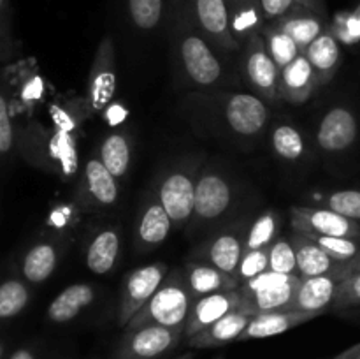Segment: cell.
Segmentation results:
<instances>
[{"label":"cell","mask_w":360,"mask_h":359,"mask_svg":"<svg viewBox=\"0 0 360 359\" xmlns=\"http://www.w3.org/2000/svg\"><path fill=\"white\" fill-rule=\"evenodd\" d=\"M271 144H273L274 153L283 160H299L306 153L304 137L299 132L297 127L290 123H278L274 127L271 134Z\"/></svg>","instance_id":"4dcf8cb0"},{"label":"cell","mask_w":360,"mask_h":359,"mask_svg":"<svg viewBox=\"0 0 360 359\" xmlns=\"http://www.w3.org/2000/svg\"><path fill=\"white\" fill-rule=\"evenodd\" d=\"M167 264L153 263L146 266L136 267L125 277L122 284L118 305V324L122 327L129 326L130 320L137 315L141 308L150 301L151 296L157 292L162 282L167 277Z\"/></svg>","instance_id":"9c48e42d"},{"label":"cell","mask_w":360,"mask_h":359,"mask_svg":"<svg viewBox=\"0 0 360 359\" xmlns=\"http://www.w3.org/2000/svg\"><path fill=\"white\" fill-rule=\"evenodd\" d=\"M217 359H225V358H224V355H218V358H217Z\"/></svg>","instance_id":"681fc988"},{"label":"cell","mask_w":360,"mask_h":359,"mask_svg":"<svg viewBox=\"0 0 360 359\" xmlns=\"http://www.w3.org/2000/svg\"><path fill=\"white\" fill-rule=\"evenodd\" d=\"M267 270H269V248L248 250V252H243L236 280L239 285H243Z\"/></svg>","instance_id":"f35d334b"},{"label":"cell","mask_w":360,"mask_h":359,"mask_svg":"<svg viewBox=\"0 0 360 359\" xmlns=\"http://www.w3.org/2000/svg\"><path fill=\"white\" fill-rule=\"evenodd\" d=\"M192 303L193 296L190 294L185 275L181 270H174L167 273L157 292L137 312V315L130 320L125 329L141 326L185 327Z\"/></svg>","instance_id":"7a4b0ae2"},{"label":"cell","mask_w":360,"mask_h":359,"mask_svg":"<svg viewBox=\"0 0 360 359\" xmlns=\"http://www.w3.org/2000/svg\"><path fill=\"white\" fill-rule=\"evenodd\" d=\"M236 199L234 182L214 165H202L195 187V206L192 224L195 227L218 222L232 210Z\"/></svg>","instance_id":"277c9868"},{"label":"cell","mask_w":360,"mask_h":359,"mask_svg":"<svg viewBox=\"0 0 360 359\" xmlns=\"http://www.w3.org/2000/svg\"><path fill=\"white\" fill-rule=\"evenodd\" d=\"M350 267H352V273H354V271H360V252L354 260H350Z\"/></svg>","instance_id":"f6af8a7d"},{"label":"cell","mask_w":360,"mask_h":359,"mask_svg":"<svg viewBox=\"0 0 360 359\" xmlns=\"http://www.w3.org/2000/svg\"><path fill=\"white\" fill-rule=\"evenodd\" d=\"M299 6L309 7V9L320 11V13H327L323 0H260L266 23H273V21L280 20V18H283L285 14H288Z\"/></svg>","instance_id":"74e56055"},{"label":"cell","mask_w":360,"mask_h":359,"mask_svg":"<svg viewBox=\"0 0 360 359\" xmlns=\"http://www.w3.org/2000/svg\"><path fill=\"white\" fill-rule=\"evenodd\" d=\"M98 158L116 180L125 178L130 169L132 144L125 132H112L104 137L98 146Z\"/></svg>","instance_id":"f1b7e54d"},{"label":"cell","mask_w":360,"mask_h":359,"mask_svg":"<svg viewBox=\"0 0 360 359\" xmlns=\"http://www.w3.org/2000/svg\"><path fill=\"white\" fill-rule=\"evenodd\" d=\"M316 313L309 312H288V310H281V312H269V313H259L253 315L252 320L248 322L246 329L239 336L238 341L246 340H260V338L276 336V334L285 333V331L297 327L301 324L309 322V320L316 319Z\"/></svg>","instance_id":"cb8c5ba5"},{"label":"cell","mask_w":360,"mask_h":359,"mask_svg":"<svg viewBox=\"0 0 360 359\" xmlns=\"http://www.w3.org/2000/svg\"><path fill=\"white\" fill-rule=\"evenodd\" d=\"M319 87L315 70L304 53L280 70V97L290 104L306 102Z\"/></svg>","instance_id":"ac0fdd59"},{"label":"cell","mask_w":360,"mask_h":359,"mask_svg":"<svg viewBox=\"0 0 360 359\" xmlns=\"http://www.w3.org/2000/svg\"><path fill=\"white\" fill-rule=\"evenodd\" d=\"M290 220L294 231L360 241V222L343 217V215L336 213L329 208L292 206Z\"/></svg>","instance_id":"7c38bea8"},{"label":"cell","mask_w":360,"mask_h":359,"mask_svg":"<svg viewBox=\"0 0 360 359\" xmlns=\"http://www.w3.org/2000/svg\"><path fill=\"white\" fill-rule=\"evenodd\" d=\"M302 53L308 56L320 87L330 83L341 65V42L330 30V27L322 35H319Z\"/></svg>","instance_id":"d4e9b609"},{"label":"cell","mask_w":360,"mask_h":359,"mask_svg":"<svg viewBox=\"0 0 360 359\" xmlns=\"http://www.w3.org/2000/svg\"><path fill=\"white\" fill-rule=\"evenodd\" d=\"M174 49L179 69L192 87L211 88L224 76V65L206 35L199 30L192 14L183 4L176 14Z\"/></svg>","instance_id":"6da1fadb"},{"label":"cell","mask_w":360,"mask_h":359,"mask_svg":"<svg viewBox=\"0 0 360 359\" xmlns=\"http://www.w3.org/2000/svg\"><path fill=\"white\" fill-rule=\"evenodd\" d=\"M60 256H62V246L55 241H39L25 256L21 270L23 277L30 284H41L46 282L53 275V271L58 266Z\"/></svg>","instance_id":"83f0119b"},{"label":"cell","mask_w":360,"mask_h":359,"mask_svg":"<svg viewBox=\"0 0 360 359\" xmlns=\"http://www.w3.org/2000/svg\"><path fill=\"white\" fill-rule=\"evenodd\" d=\"M199 171V162L190 158L164 169L158 176L155 194L171 217L174 227H185L192 222Z\"/></svg>","instance_id":"3957f363"},{"label":"cell","mask_w":360,"mask_h":359,"mask_svg":"<svg viewBox=\"0 0 360 359\" xmlns=\"http://www.w3.org/2000/svg\"><path fill=\"white\" fill-rule=\"evenodd\" d=\"M302 278L299 275H294L285 284L276 285V287L262 289V291L255 292H241V301H239L238 308L241 312L248 313V315H259V313H269V312H281V310H288L292 299H294L295 291H297L299 284Z\"/></svg>","instance_id":"ffe728a7"},{"label":"cell","mask_w":360,"mask_h":359,"mask_svg":"<svg viewBox=\"0 0 360 359\" xmlns=\"http://www.w3.org/2000/svg\"><path fill=\"white\" fill-rule=\"evenodd\" d=\"M185 6L214 49L234 53L241 48L232 35L227 0H185Z\"/></svg>","instance_id":"8fae6325"},{"label":"cell","mask_w":360,"mask_h":359,"mask_svg":"<svg viewBox=\"0 0 360 359\" xmlns=\"http://www.w3.org/2000/svg\"><path fill=\"white\" fill-rule=\"evenodd\" d=\"M273 23H276L281 30L287 32L301 51H304L319 35H322L330 27L327 13H320V11L309 9L304 6L295 7Z\"/></svg>","instance_id":"d6986e66"},{"label":"cell","mask_w":360,"mask_h":359,"mask_svg":"<svg viewBox=\"0 0 360 359\" xmlns=\"http://www.w3.org/2000/svg\"><path fill=\"white\" fill-rule=\"evenodd\" d=\"M250 320H252V315L236 308L232 310L231 313L221 317V319H218L217 322L207 326L206 329L197 333L195 336L188 338V340H186V345H188L190 348H210L231 344V341L239 340V336H241L243 331L246 329Z\"/></svg>","instance_id":"603a6c76"},{"label":"cell","mask_w":360,"mask_h":359,"mask_svg":"<svg viewBox=\"0 0 360 359\" xmlns=\"http://www.w3.org/2000/svg\"><path fill=\"white\" fill-rule=\"evenodd\" d=\"M269 270L283 275H297V257L292 239H274L273 245L269 246Z\"/></svg>","instance_id":"8d00e7d4"},{"label":"cell","mask_w":360,"mask_h":359,"mask_svg":"<svg viewBox=\"0 0 360 359\" xmlns=\"http://www.w3.org/2000/svg\"><path fill=\"white\" fill-rule=\"evenodd\" d=\"M334 359H360V344L355 345V347L348 348V351L341 352V354L336 355Z\"/></svg>","instance_id":"7bdbcfd3"},{"label":"cell","mask_w":360,"mask_h":359,"mask_svg":"<svg viewBox=\"0 0 360 359\" xmlns=\"http://www.w3.org/2000/svg\"><path fill=\"white\" fill-rule=\"evenodd\" d=\"M278 231H280V218H278L276 211L269 210L260 213L252 225L246 231L245 238V252L248 250H259V248H269L278 238Z\"/></svg>","instance_id":"1f68e13d"},{"label":"cell","mask_w":360,"mask_h":359,"mask_svg":"<svg viewBox=\"0 0 360 359\" xmlns=\"http://www.w3.org/2000/svg\"><path fill=\"white\" fill-rule=\"evenodd\" d=\"M218 108L229 130L241 137L260 136L271 118V111L264 99L243 92L221 94V97H218Z\"/></svg>","instance_id":"8992f818"},{"label":"cell","mask_w":360,"mask_h":359,"mask_svg":"<svg viewBox=\"0 0 360 359\" xmlns=\"http://www.w3.org/2000/svg\"><path fill=\"white\" fill-rule=\"evenodd\" d=\"M122 252V234L118 227L98 229L88 241L84 250L86 267L95 275H105L115 270Z\"/></svg>","instance_id":"7402d4cb"},{"label":"cell","mask_w":360,"mask_h":359,"mask_svg":"<svg viewBox=\"0 0 360 359\" xmlns=\"http://www.w3.org/2000/svg\"><path fill=\"white\" fill-rule=\"evenodd\" d=\"M352 13H354V16L357 18V21H359V25H360V0L357 2V6H355V9L352 11Z\"/></svg>","instance_id":"bcb514c9"},{"label":"cell","mask_w":360,"mask_h":359,"mask_svg":"<svg viewBox=\"0 0 360 359\" xmlns=\"http://www.w3.org/2000/svg\"><path fill=\"white\" fill-rule=\"evenodd\" d=\"M132 23L139 30H153L164 18L165 0H127Z\"/></svg>","instance_id":"836d02e7"},{"label":"cell","mask_w":360,"mask_h":359,"mask_svg":"<svg viewBox=\"0 0 360 359\" xmlns=\"http://www.w3.org/2000/svg\"><path fill=\"white\" fill-rule=\"evenodd\" d=\"M323 208L336 211L343 217L360 222V190L359 189H345L333 190L327 196L322 197Z\"/></svg>","instance_id":"e575fe53"},{"label":"cell","mask_w":360,"mask_h":359,"mask_svg":"<svg viewBox=\"0 0 360 359\" xmlns=\"http://www.w3.org/2000/svg\"><path fill=\"white\" fill-rule=\"evenodd\" d=\"M306 234V232H304ZM327 256L333 257L338 263H350L360 252V241L348 238H334V236H319L308 234Z\"/></svg>","instance_id":"d590c367"},{"label":"cell","mask_w":360,"mask_h":359,"mask_svg":"<svg viewBox=\"0 0 360 359\" xmlns=\"http://www.w3.org/2000/svg\"><path fill=\"white\" fill-rule=\"evenodd\" d=\"M30 301V291L20 280H7L0 285V320L13 319Z\"/></svg>","instance_id":"d6a6232c"},{"label":"cell","mask_w":360,"mask_h":359,"mask_svg":"<svg viewBox=\"0 0 360 359\" xmlns=\"http://www.w3.org/2000/svg\"><path fill=\"white\" fill-rule=\"evenodd\" d=\"M7 359H39V355L35 354L32 348L23 347V348H18V351H14Z\"/></svg>","instance_id":"b9f144b4"},{"label":"cell","mask_w":360,"mask_h":359,"mask_svg":"<svg viewBox=\"0 0 360 359\" xmlns=\"http://www.w3.org/2000/svg\"><path fill=\"white\" fill-rule=\"evenodd\" d=\"M183 275H185V282L188 285L190 294L193 296V299L213 294V292L239 289V284L236 278L224 273V271L214 267L213 264L206 263V260H188L185 270H183Z\"/></svg>","instance_id":"44dd1931"},{"label":"cell","mask_w":360,"mask_h":359,"mask_svg":"<svg viewBox=\"0 0 360 359\" xmlns=\"http://www.w3.org/2000/svg\"><path fill=\"white\" fill-rule=\"evenodd\" d=\"M14 134H13V122L9 115V104L7 99L0 94V155L9 153L13 148Z\"/></svg>","instance_id":"60d3db41"},{"label":"cell","mask_w":360,"mask_h":359,"mask_svg":"<svg viewBox=\"0 0 360 359\" xmlns=\"http://www.w3.org/2000/svg\"><path fill=\"white\" fill-rule=\"evenodd\" d=\"M4 7H6V0H0V11H4Z\"/></svg>","instance_id":"c3c4849f"},{"label":"cell","mask_w":360,"mask_h":359,"mask_svg":"<svg viewBox=\"0 0 360 359\" xmlns=\"http://www.w3.org/2000/svg\"><path fill=\"white\" fill-rule=\"evenodd\" d=\"M193 358H195V354H193V352L190 351V352H183V354L171 355V358H162V359H193Z\"/></svg>","instance_id":"ee69618b"},{"label":"cell","mask_w":360,"mask_h":359,"mask_svg":"<svg viewBox=\"0 0 360 359\" xmlns=\"http://www.w3.org/2000/svg\"><path fill=\"white\" fill-rule=\"evenodd\" d=\"M352 273L350 263H341L336 270L319 277L302 278L288 312H309L322 315L333 310L334 298L345 278Z\"/></svg>","instance_id":"30bf717a"},{"label":"cell","mask_w":360,"mask_h":359,"mask_svg":"<svg viewBox=\"0 0 360 359\" xmlns=\"http://www.w3.org/2000/svg\"><path fill=\"white\" fill-rule=\"evenodd\" d=\"M359 141V118L348 106H334L322 116L316 129V143L323 151L341 155Z\"/></svg>","instance_id":"4fadbf2b"},{"label":"cell","mask_w":360,"mask_h":359,"mask_svg":"<svg viewBox=\"0 0 360 359\" xmlns=\"http://www.w3.org/2000/svg\"><path fill=\"white\" fill-rule=\"evenodd\" d=\"M292 245H294L295 257H297V275L301 278L319 277L329 271L336 270L341 263L327 256L308 234L301 231H294L292 234Z\"/></svg>","instance_id":"484cf974"},{"label":"cell","mask_w":360,"mask_h":359,"mask_svg":"<svg viewBox=\"0 0 360 359\" xmlns=\"http://www.w3.org/2000/svg\"><path fill=\"white\" fill-rule=\"evenodd\" d=\"M239 301H241L239 289L213 292V294L193 299L185 324V340L195 336L197 333H200L207 326L217 322L218 319L238 308Z\"/></svg>","instance_id":"e0dca14e"},{"label":"cell","mask_w":360,"mask_h":359,"mask_svg":"<svg viewBox=\"0 0 360 359\" xmlns=\"http://www.w3.org/2000/svg\"><path fill=\"white\" fill-rule=\"evenodd\" d=\"M116 92V53L115 41L111 35H105L95 51L88 74L86 99H84V111L88 116H95L105 109L112 101Z\"/></svg>","instance_id":"ba28073f"},{"label":"cell","mask_w":360,"mask_h":359,"mask_svg":"<svg viewBox=\"0 0 360 359\" xmlns=\"http://www.w3.org/2000/svg\"><path fill=\"white\" fill-rule=\"evenodd\" d=\"M95 289L90 284H74L63 289L48 306V319L53 324H67L94 303Z\"/></svg>","instance_id":"4316f807"},{"label":"cell","mask_w":360,"mask_h":359,"mask_svg":"<svg viewBox=\"0 0 360 359\" xmlns=\"http://www.w3.org/2000/svg\"><path fill=\"white\" fill-rule=\"evenodd\" d=\"M120 190L115 176L105 169L98 157H90L84 164L83 176L77 187V199L90 210L112 208L118 201Z\"/></svg>","instance_id":"9a60e30c"},{"label":"cell","mask_w":360,"mask_h":359,"mask_svg":"<svg viewBox=\"0 0 360 359\" xmlns=\"http://www.w3.org/2000/svg\"><path fill=\"white\" fill-rule=\"evenodd\" d=\"M4 354H6V344H4V341L0 340V359L4 358Z\"/></svg>","instance_id":"7dc6e473"},{"label":"cell","mask_w":360,"mask_h":359,"mask_svg":"<svg viewBox=\"0 0 360 359\" xmlns=\"http://www.w3.org/2000/svg\"><path fill=\"white\" fill-rule=\"evenodd\" d=\"M354 306H360V271H354L345 278L333 303V310H348Z\"/></svg>","instance_id":"ab89813d"},{"label":"cell","mask_w":360,"mask_h":359,"mask_svg":"<svg viewBox=\"0 0 360 359\" xmlns=\"http://www.w3.org/2000/svg\"><path fill=\"white\" fill-rule=\"evenodd\" d=\"M172 229V220L158 201L157 194L146 196L141 204L134 225V245L137 252H151L167 239Z\"/></svg>","instance_id":"2e32d148"},{"label":"cell","mask_w":360,"mask_h":359,"mask_svg":"<svg viewBox=\"0 0 360 359\" xmlns=\"http://www.w3.org/2000/svg\"><path fill=\"white\" fill-rule=\"evenodd\" d=\"M246 231L243 225H232V227L221 229L217 234L202 243L193 252V257L206 263L213 264L214 267L224 273L231 275L232 278L238 277V267L241 263L243 252H245Z\"/></svg>","instance_id":"5bb4252c"},{"label":"cell","mask_w":360,"mask_h":359,"mask_svg":"<svg viewBox=\"0 0 360 359\" xmlns=\"http://www.w3.org/2000/svg\"><path fill=\"white\" fill-rule=\"evenodd\" d=\"M243 51V69H245L246 81L253 88L255 95L264 99L269 104H276L280 101V67L267 51L266 41L262 34H253L245 42Z\"/></svg>","instance_id":"52a82bcc"},{"label":"cell","mask_w":360,"mask_h":359,"mask_svg":"<svg viewBox=\"0 0 360 359\" xmlns=\"http://www.w3.org/2000/svg\"><path fill=\"white\" fill-rule=\"evenodd\" d=\"M260 34H262L264 41H266L267 51L273 56L276 65L280 67V70L290 62H294L302 53L299 46L295 44L294 39L287 32L281 30L276 23H266Z\"/></svg>","instance_id":"f546056e"},{"label":"cell","mask_w":360,"mask_h":359,"mask_svg":"<svg viewBox=\"0 0 360 359\" xmlns=\"http://www.w3.org/2000/svg\"><path fill=\"white\" fill-rule=\"evenodd\" d=\"M185 340V327L141 326L125 329L115 348L112 359L167 358Z\"/></svg>","instance_id":"5b68a950"}]
</instances>
